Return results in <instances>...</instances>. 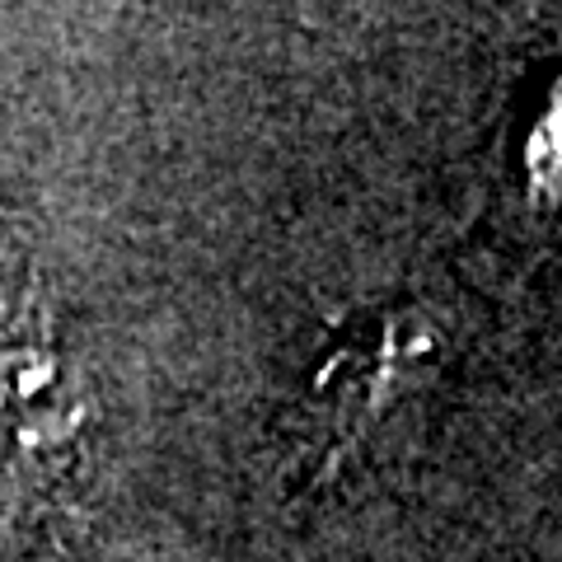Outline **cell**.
Instances as JSON below:
<instances>
[{
  "label": "cell",
  "mask_w": 562,
  "mask_h": 562,
  "mask_svg": "<svg viewBox=\"0 0 562 562\" xmlns=\"http://www.w3.org/2000/svg\"><path fill=\"white\" fill-rule=\"evenodd\" d=\"M103 398L90 361L47 310L0 333V516L57 525L90 487Z\"/></svg>",
  "instance_id": "cell-1"
},
{
  "label": "cell",
  "mask_w": 562,
  "mask_h": 562,
  "mask_svg": "<svg viewBox=\"0 0 562 562\" xmlns=\"http://www.w3.org/2000/svg\"><path fill=\"white\" fill-rule=\"evenodd\" d=\"M446 366V324L431 305L390 301L351 314L310 375L295 413V460L310 483L338 473L403 398L427 390Z\"/></svg>",
  "instance_id": "cell-2"
}]
</instances>
